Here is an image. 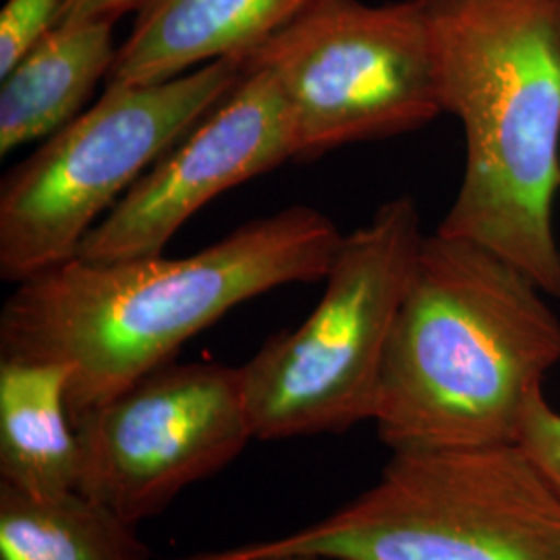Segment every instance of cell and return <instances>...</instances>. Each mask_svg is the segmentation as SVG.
<instances>
[{
  "label": "cell",
  "mask_w": 560,
  "mask_h": 560,
  "mask_svg": "<svg viewBox=\"0 0 560 560\" xmlns=\"http://www.w3.org/2000/svg\"><path fill=\"white\" fill-rule=\"evenodd\" d=\"M293 161L287 104L268 71L245 62L240 85L177 141L81 243L85 261L162 256L210 200Z\"/></svg>",
  "instance_id": "9"
},
{
  "label": "cell",
  "mask_w": 560,
  "mask_h": 560,
  "mask_svg": "<svg viewBox=\"0 0 560 560\" xmlns=\"http://www.w3.org/2000/svg\"><path fill=\"white\" fill-rule=\"evenodd\" d=\"M140 0H67L60 13L59 23H69V21H117L129 13L136 11Z\"/></svg>",
  "instance_id": "16"
},
{
  "label": "cell",
  "mask_w": 560,
  "mask_h": 560,
  "mask_svg": "<svg viewBox=\"0 0 560 560\" xmlns=\"http://www.w3.org/2000/svg\"><path fill=\"white\" fill-rule=\"evenodd\" d=\"M67 0H7L0 13V80L59 23Z\"/></svg>",
  "instance_id": "14"
},
{
  "label": "cell",
  "mask_w": 560,
  "mask_h": 560,
  "mask_svg": "<svg viewBox=\"0 0 560 560\" xmlns=\"http://www.w3.org/2000/svg\"><path fill=\"white\" fill-rule=\"evenodd\" d=\"M115 23H57L0 85V154L50 138L81 115L98 81H106L119 46Z\"/></svg>",
  "instance_id": "11"
},
{
  "label": "cell",
  "mask_w": 560,
  "mask_h": 560,
  "mask_svg": "<svg viewBox=\"0 0 560 560\" xmlns=\"http://www.w3.org/2000/svg\"><path fill=\"white\" fill-rule=\"evenodd\" d=\"M318 0H140L106 88L152 85L206 62L247 59Z\"/></svg>",
  "instance_id": "10"
},
{
  "label": "cell",
  "mask_w": 560,
  "mask_h": 560,
  "mask_svg": "<svg viewBox=\"0 0 560 560\" xmlns=\"http://www.w3.org/2000/svg\"><path fill=\"white\" fill-rule=\"evenodd\" d=\"M342 237L320 210L289 206L185 258H73L4 301L0 360L69 365L73 420L171 363L241 303L326 279Z\"/></svg>",
  "instance_id": "1"
},
{
  "label": "cell",
  "mask_w": 560,
  "mask_h": 560,
  "mask_svg": "<svg viewBox=\"0 0 560 560\" xmlns=\"http://www.w3.org/2000/svg\"><path fill=\"white\" fill-rule=\"evenodd\" d=\"M245 62L279 85L293 161L409 133L442 115L425 0H318Z\"/></svg>",
  "instance_id": "7"
},
{
  "label": "cell",
  "mask_w": 560,
  "mask_h": 560,
  "mask_svg": "<svg viewBox=\"0 0 560 560\" xmlns=\"http://www.w3.org/2000/svg\"><path fill=\"white\" fill-rule=\"evenodd\" d=\"M241 555L345 560H560V490L520 442L393 451L328 517Z\"/></svg>",
  "instance_id": "4"
},
{
  "label": "cell",
  "mask_w": 560,
  "mask_h": 560,
  "mask_svg": "<svg viewBox=\"0 0 560 560\" xmlns=\"http://www.w3.org/2000/svg\"><path fill=\"white\" fill-rule=\"evenodd\" d=\"M69 365L0 360V483L36 499L78 490L80 442L67 407Z\"/></svg>",
  "instance_id": "12"
},
{
  "label": "cell",
  "mask_w": 560,
  "mask_h": 560,
  "mask_svg": "<svg viewBox=\"0 0 560 560\" xmlns=\"http://www.w3.org/2000/svg\"><path fill=\"white\" fill-rule=\"evenodd\" d=\"M520 444L560 490V411L544 397V390L525 411Z\"/></svg>",
  "instance_id": "15"
},
{
  "label": "cell",
  "mask_w": 560,
  "mask_h": 560,
  "mask_svg": "<svg viewBox=\"0 0 560 560\" xmlns=\"http://www.w3.org/2000/svg\"><path fill=\"white\" fill-rule=\"evenodd\" d=\"M78 490L138 525L237 459L254 436L241 368L166 363L73 418Z\"/></svg>",
  "instance_id": "8"
},
{
  "label": "cell",
  "mask_w": 560,
  "mask_h": 560,
  "mask_svg": "<svg viewBox=\"0 0 560 560\" xmlns=\"http://www.w3.org/2000/svg\"><path fill=\"white\" fill-rule=\"evenodd\" d=\"M173 560H345L335 559V557H322V555H241L233 548H224V550H212V552H198V555H189V557H179Z\"/></svg>",
  "instance_id": "17"
},
{
  "label": "cell",
  "mask_w": 560,
  "mask_h": 560,
  "mask_svg": "<svg viewBox=\"0 0 560 560\" xmlns=\"http://www.w3.org/2000/svg\"><path fill=\"white\" fill-rule=\"evenodd\" d=\"M559 363V316L536 280L478 243L425 235L384 355L376 434L390 453L520 442Z\"/></svg>",
  "instance_id": "2"
},
{
  "label": "cell",
  "mask_w": 560,
  "mask_h": 560,
  "mask_svg": "<svg viewBox=\"0 0 560 560\" xmlns=\"http://www.w3.org/2000/svg\"><path fill=\"white\" fill-rule=\"evenodd\" d=\"M0 560H152L136 525L80 490L36 499L0 483Z\"/></svg>",
  "instance_id": "13"
},
{
  "label": "cell",
  "mask_w": 560,
  "mask_h": 560,
  "mask_svg": "<svg viewBox=\"0 0 560 560\" xmlns=\"http://www.w3.org/2000/svg\"><path fill=\"white\" fill-rule=\"evenodd\" d=\"M442 113L465 173L436 233L471 241L560 300V0H425Z\"/></svg>",
  "instance_id": "3"
},
{
  "label": "cell",
  "mask_w": 560,
  "mask_h": 560,
  "mask_svg": "<svg viewBox=\"0 0 560 560\" xmlns=\"http://www.w3.org/2000/svg\"><path fill=\"white\" fill-rule=\"evenodd\" d=\"M423 237L411 196L384 201L342 237L307 320L270 337L241 365L258 441L340 434L372 421L386 347Z\"/></svg>",
  "instance_id": "5"
},
{
  "label": "cell",
  "mask_w": 560,
  "mask_h": 560,
  "mask_svg": "<svg viewBox=\"0 0 560 560\" xmlns=\"http://www.w3.org/2000/svg\"><path fill=\"white\" fill-rule=\"evenodd\" d=\"M245 59L206 62L179 78L106 88L92 108L13 166L0 185V277L20 284L78 258L85 235L212 113Z\"/></svg>",
  "instance_id": "6"
}]
</instances>
